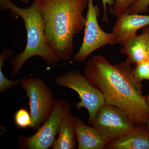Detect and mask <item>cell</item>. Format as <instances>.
Segmentation results:
<instances>
[{
  "label": "cell",
  "mask_w": 149,
  "mask_h": 149,
  "mask_svg": "<svg viewBox=\"0 0 149 149\" xmlns=\"http://www.w3.org/2000/svg\"><path fill=\"white\" fill-rule=\"evenodd\" d=\"M149 0H138V1L128 9L129 14L146 13L148 12Z\"/></svg>",
  "instance_id": "obj_18"
},
{
  "label": "cell",
  "mask_w": 149,
  "mask_h": 149,
  "mask_svg": "<svg viewBox=\"0 0 149 149\" xmlns=\"http://www.w3.org/2000/svg\"><path fill=\"white\" fill-rule=\"evenodd\" d=\"M0 9L1 11H9L12 16L15 18L21 17L27 32V45L25 49L21 53L10 59L12 79L18 74L27 60L35 56L39 57L53 66L60 62L61 60L54 54L46 40L39 0H33L32 5L27 8L17 6L11 0H0Z\"/></svg>",
  "instance_id": "obj_3"
},
{
  "label": "cell",
  "mask_w": 149,
  "mask_h": 149,
  "mask_svg": "<svg viewBox=\"0 0 149 149\" xmlns=\"http://www.w3.org/2000/svg\"><path fill=\"white\" fill-rule=\"evenodd\" d=\"M14 122L18 128L22 129L31 128L32 119L30 113L24 108L19 109L15 114Z\"/></svg>",
  "instance_id": "obj_15"
},
{
  "label": "cell",
  "mask_w": 149,
  "mask_h": 149,
  "mask_svg": "<svg viewBox=\"0 0 149 149\" xmlns=\"http://www.w3.org/2000/svg\"><path fill=\"white\" fill-rule=\"evenodd\" d=\"M138 0H115L111 13L118 17L128 12V9L136 3Z\"/></svg>",
  "instance_id": "obj_16"
},
{
  "label": "cell",
  "mask_w": 149,
  "mask_h": 149,
  "mask_svg": "<svg viewBox=\"0 0 149 149\" xmlns=\"http://www.w3.org/2000/svg\"><path fill=\"white\" fill-rule=\"evenodd\" d=\"M147 102H148V105L149 106V93L148 95V96L147 97Z\"/></svg>",
  "instance_id": "obj_22"
},
{
  "label": "cell",
  "mask_w": 149,
  "mask_h": 149,
  "mask_svg": "<svg viewBox=\"0 0 149 149\" xmlns=\"http://www.w3.org/2000/svg\"><path fill=\"white\" fill-rule=\"evenodd\" d=\"M105 148L149 149V130L146 126L136 125L128 134L108 143Z\"/></svg>",
  "instance_id": "obj_10"
},
{
  "label": "cell",
  "mask_w": 149,
  "mask_h": 149,
  "mask_svg": "<svg viewBox=\"0 0 149 149\" xmlns=\"http://www.w3.org/2000/svg\"><path fill=\"white\" fill-rule=\"evenodd\" d=\"M71 105L63 99L55 98L52 113L45 123L32 136H22L17 139V148L48 149L51 148L58 133L64 116L70 110Z\"/></svg>",
  "instance_id": "obj_4"
},
{
  "label": "cell",
  "mask_w": 149,
  "mask_h": 149,
  "mask_svg": "<svg viewBox=\"0 0 149 149\" xmlns=\"http://www.w3.org/2000/svg\"><path fill=\"white\" fill-rule=\"evenodd\" d=\"M108 143L131 132L136 125L125 112L105 104L90 123Z\"/></svg>",
  "instance_id": "obj_8"
},
{
  "label": "cell",
  "mask_w": 149,
  "mask_h": 149,
  "mask_svg": "<svg viewBox=\"0 0 149 149\" xmlns=\"http://www.w3.org/2000/svg\"><path fill=\"white\" fill-rule=\"evenodd\" d=\"M78 149H103L108 143L93 127L85 125L82 119L74 117Z\"/></svg>",
  "instance_id": "obj_11"
},
{
  "label": "cell",
  "mask_w": 149,
  "mask_h": 149,
  "mask_svg": "<svg viewBox=\"0 0 149 149\" xmlns=\"http://www.w3.org/2000/svg\"><path fill=\"white\" fill-rule=\"evenodd\" d=\"M142 33L145 36L146 42L147 50H148V60L149 62V25L144 27L141 29Z\"/></svg>",
  "instance_id": "obj_20"
},
{
  "label": "cell",
  "mask_w": 149,
  "mask_h": 149,
  "mask_svg": "<svg viewBox=\"0 0 149 149\" xmlns=\"http://www.w3.org/2000/svg\"><path fill=\"white\" fill-rule=\"evenodd\" d=\"M55 82L58 86L77 92L80 101L75 104V107L79 109L84 108L88 110L89 124L93 121L99 109L105 104L101 92L93 86L79 70H68L60 74L56 77Z\"/></svg>",
  "instance_id": "obj_5"
},
{
  "label": "cell",
  "mask_w": 149,
  "mask_h": 149,
  "mask_svg": "<svg viewBox=\"0 0 149 149\" xmlns=\"http://www.w3.org/2000/svg\"><path fill=\"white\" fill-rule=\"evenodd\" d=\"M102 3L103 8V17L102 21L108 23L109 21L108 17L107 15V5L109 7V11L111 13L113 7L114 5L115 1L114 0H102Z\"/></svg>",
  "instance_id": "obj_19"
},
{
  "label": "cell",
  "mask_w": 149,
  "mask_h": 149,
  "mask_svg": "<svg viewBox=\"0 0 149 149\" xmlns=\"http://www.w3.org/2000/svg\"><path fill=\"white\" fill-rule=\"evenodd\" d=\"M131 64L126 61L112 64L100 55L87 61L84 74L101 92L105 103L126 113L136 125L149 124V106L142 93V83L133 75Z\"/></svg>",
  "instance_id": "obj_1"
},
{
  "label": "cell",
  "mask_w": 149,
  "mask_h": 149,
  "mask_svg": "<svg viewBox=\"0 0 149 149\" xmlns=\"http://www.w3.org/2000/svg\"><path fill=\"white\" fill-rule=\"evenodd\" d=\"M88 1L84 37L79 51L74 57V60L78 62L84 61L93 52L104 46L118 44L116 36L113 32L107 33L99 25V7L94 5L93 0Z\"/></svg>",
  "instance_id": "obj_7"
},
{
  "label": "cell",
  "mask_w": 149,
  "mask_h": 149,
  "mask_svg": "<svg viewBox=\"0 0 149 149\" xmlns=\"http://www.w3.org/2000/svg\"><path fill=\"white\" fill-rule=\"evenodd\" d=\"M46 40L61 60L72 57L74 35L86 24L83 12L88 0H39Z\"/></svg>",
  "instance_id": "obj_2"
},
{
  "label": "cell",
  "mask_w": 149,
  "mask_h": 149,
  "mask_svg": "<svg viewBox=\"0 0 149 149\" xmlns=\"http://www.w3.org/2000/svg\"><path fill=\"white\" fill-rule=\"evenodd\" d=\"M30 76L24 77L20 84L29 100L31 128L36 130L50 115L55 99L52 91L42 80Z\"/></svg>",
  "instance_id": "obj_6"
},
{
  "label": "cell",
  "mask_w": 149,
  "mask_h": 149,
  "mask_svg": "<svg viewBox=\"0 0 149 149\" xmlns=\"http://www.w3.org/2000/svg\"><path fill=\"white\" fill-rule=\"evenodd\" d=\"M18 1L23 3L28 4L31 0H18Z\"/></svg>",
  "instance_id": "obj_21"
},
{
  "label": "cell",
  "mask_w": 149,
  "mask_h": 149,
  "mask_svg": "<svg viewBox=\"0 0 149 149\" xmlns=\"http://www.w3.org/2000/svg\"><path fill=\"white\" fill-rule=\"evenodd\" d=\"M77 145L74 117L70 111L63 119L59 130L58 137L56 139L51 148L74 149Z\"/></svg>",
  "instance_id": "obj_13"
},
{
  "label": "cell",
  "mask_w": 149,
  "mask_h": 149,
  "mask_svg": "<svg viewBox=\"0 0 149 149\" xmlns=\"http://www.w3.org/2000/svg\"><path fill=\"white\" fill-rule=\"evenodd\" d=\"M146 128H148V130H149V124H148V125H147L146 126Z\"/></svg>",
  "instance_id": "obj_23"
},
{
  "label": "cell",
  "mask_w": 149,
  "mask_h": 149,
  "mask_svg": "<svg viewBox=\"0 0 149 149\" xmlns=\"http://www.w3.org/2000/svg\"><path fill=\"white\" fill-rule=\"evenodd\" d=\"M149 25V15L141 14H123L118 17L113 33L121 45L128 38L137 34V31Z\"/></svg>",
  "instance_id": "obj_9"
},
{
  "label": "cell",
  "mask_w": 149,
  "mask_h": 149,
  "mask_svg": "<svg viewBox=\"0 0 149 149\" xmlns=\"http://www.w3.org/2000/svg\"><path fill=\"white\" fill-rule=\"evenodd\" d=\"M13 52L10 49L6 48L0 55V93L6 92L17 84H20L24 78L16 80H9L5 76L3 72V65L6 61L13 55Z\"/></svg>",
  "instance_id": "obj_14"
},
{
  "label": "cell",
  "mask_w": 149,
  "mask_h": 149,
  "mask_svg": "<svg viewBox=\"0 0 149 149\" xmlns=\"http://www.w3.org/2000/svg\"><path fill=\"white\" fill-rule=\"evenodd\" d=\"M133 75L136 81L140 83L144 80L149 81V62L147 60L136 65L133 69Z\"/></svg>",
  "instance_id": "obj_17"
},
{
  "label": "cell",
  "mask_w": 149,
  "mask_h": 149,
  "mask_svg": "<svg viewBox=\"0 0 149 149\" xmlns=\"http://www.w3.org/2000/svg\"><path fill=\"white\" fill-rule=\"evenodd\" d=\"M120 53L127 56L126 61L131 64H137L148 60L146 42L143 33L133 35L121 44Z\"/></svg>",
  "instance_id": "obj_12"
}]
</instances>
